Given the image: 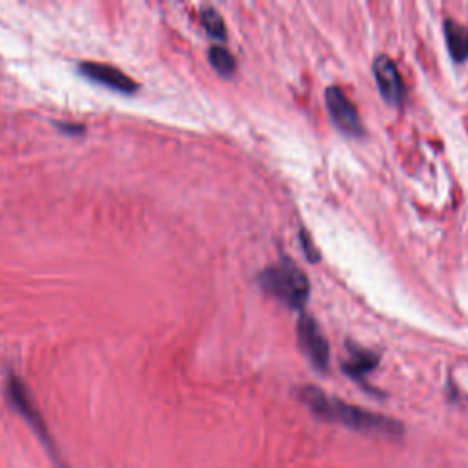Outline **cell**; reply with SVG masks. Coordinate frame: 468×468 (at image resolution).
Returning a JSON list of instances; mask_svg holds the SVG:
<instances>
[{"instance_id":"obj_1","label":"cell","mask_w":468,"mask_h":468,"mask_svg":"<svg viewBox=\"0 0 468 468\" xmlns=\"http://www.w3.org/2000/svg\"><path fill=\"white\" fill-rule=\"evenodd\" d=\"M298 399L318 419L337 422L346 428H351L355 432L384 437H401L404 433V427L396 419L328 397L315 386H302L298 390Z\"/></svg>"},{"instance_id":"obj_2","label":"cell","mask_w":468,"mask_h":468,"mask_svg":"<svg viewBox=\"0 0 468 468\" xmlns=\"http://www.w3.org/2000/svg\"><path fill=\"white\" fill-rule=\"evenodd\" d=\"M258 284L264 291L293 309H300L309 297V282L291 260H282L280 264L262 271Z\"/></svg>"},{"instance_id":"obj_3","label":"cell","mask_w":468,"mask_h":468,"mask_svg":"<svg viewBox=\"0 0 468 468\" xmlns=\"http://www.w3.org/2000/svg\"><path fill=\"white\" fill-rule=\"evenodd\" d=\"M6 396H8V401L13 406V410L19 411L24 421L32 427V430L35 432V436L42 441V445L48 448V452L52 454L55 458V445H53V439L50 436L46 428V422L42 419L41 411L37 408L35 401H33L32 391L28 390V386L22 382L21 377L17 375H10L8 379V384H6Z\"/></svg>"},{"instance_id":"obj_4","label":"cell","mask_w":468,"mask_h":468,"mask_svg":"<svg viewBox=\"0 0 468 468\" xmlns=\"http://www.w3.org/2000/svg\"><path fill=\"white\" fill-rule=\"evenodd\" d=\"M298 344L306 357L311 360V364L317 369L324 371L329 362V346L324 338L318 324L309 315H302L297 324Z\"/></svg>"},{"instance_id":"obj_5","label":"cell","mask_w":468,"mask_h":468,"mask_svg":"<svg viewBox=\"0 0 468 468\" xmlns=\"http://www.w3.org/2000/svg\"><path fill=\"white\" fill-rule=\"evenodd\" d=\"M326 104H328L329 114L335 125L349 135L362 134V125H360L359 114L355 110L353 103L348 99V95L337 86L326 90Z\"/></svg>"},{"instance_id":"obj_6","label":"cell","mask_w":468,"mask_h":468,"mask_svg":"<svg viewBox=\"0 0 468 468\" xmlns=\"http://www.w3.org/2000/svg\"><path fill=\"white\" fill-rule=\"evenodd\" d=\"M373 75L379 86L382 99L390 104H399L404 99V84L396 63L386 55H380L373 61Z\"/></svg>"},{"instance_id":"obj_7","label":"cell","mask_w":468,"mask_h":468,"mask_svg":"<svg viewBox=\"0 0 468 468\" xmlns=\"http://www.w3.org/2000/svg\"><path fill=\"white\" fill-rule=\"evenodd\" d=\"M79 68L88 79L112 90H117L121 94H134L137 90V83L119 68L101 63H83Z\"/></svg>"},{"instance_id":"obj_8","label":"cell","mask_w":468,"mask_h":468,"mask_svg":"<svg viewBox=\"0 0 468 468\" xmlns=\"http://www.w3.org/2000/svg\"><path fill=\"white\" fill-rule=\"evenodd\" d=\"M377 362H379V357H377L373 351H368V349L362 348H355L351 349L349 360H346L342 364V369L351 377V379L362 380L366 375L377 366Z\"/></svg>"},{"instance_id":"obj_9","label":"cell","mask_w":468,"mask_h":468,"mask_svg":"<svg viewBox=\"0 0 468 468\" xmlns=\"http://www.w3.org/2000/svg\"><path fill=\"white\" fill-rule=\"evenodd\" d=\"M445 37H447L448 52L456 61H465L468 57V30L456 21H445Z\"/></svg>"},{"instance_id":"obj_10","label":"cell","mask_w":468,"mask_h":468,"mask_svg":"<svg viewBox=\"0 0 468 468\" xmlns=\"http://www.w3.org/2000/svg\"><path fill=\"white\" fill-rule=\"evenodd\" d=\"M208 61L220 75H233L234 70H236V61H234L229 50H225L224 46L211 48L208 50Z\"/></svg>"},{"instance_id":"obj_11","label":"cell","mask_w":468,"mask_h":468,"mask_svg":"<svg viewBox=\"0 0 468 468\" xmlns=\"http://www.w3.org/2000/svg\"><path fill=\"white\" fill-rule=\"evenodd\" d=\"M202 24L203 28L207 30V33L213 39H220V41H224L225 37H227V32H225V24L224 19L220 15L218 11L213 10V8H207V10L202 11Z\"/></svg>"},{"instance_id":"obj_12","label":"cell","mask_w":468,"mask_h":468,"mask_svg":"<svg viewBox=\"0 0 468 468\" xmlns=\"http://www.w3.org/2000/svg\"><path fill=\"white\" fill-rule=\"evenodd\" d=\"M300 244H302V247H304V253H306V256L309 258V260L317 262L318 258H320L317 253V247H315V244H313L311 240H309V236H307L304 231H302V234H300Z\"/></svg>"},{"instance_id":"obj_13","label":"cell","mask_w":468,"mask_h":468,"mask_svg":"<svg viewBox=\"0 0 468 468\" xmlns=\"http://www.w3.org/2000/svg\"><path fill=\"white\" fill-rule=\"evenodd\" d=\"M59 130L70 135H81L84 134L83 125H75V123H59Z\"/></svg>"}]
</instances>
